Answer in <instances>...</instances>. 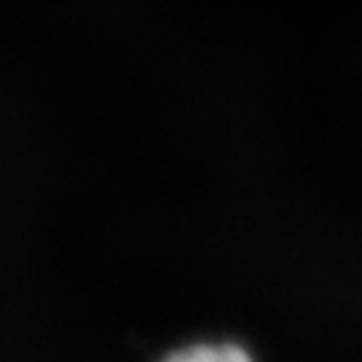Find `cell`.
<instances>
[{
  "instance_id": "1",
  "label": "cell",
  "mask_w": 362,
  "mask_h": 362,
  "mask_svg": "<svg viewBox=\"0 0 362 362\" xmlns=\"http://www.w3.org/2000/svg\"><path fill=\"white\" fill-rule=\"evenodd\" d=\"M161 362H252V357L239 344H228V341L207 344V341H202V344H191V346L172 351Z\"/></svg>"
}]
</instances>
